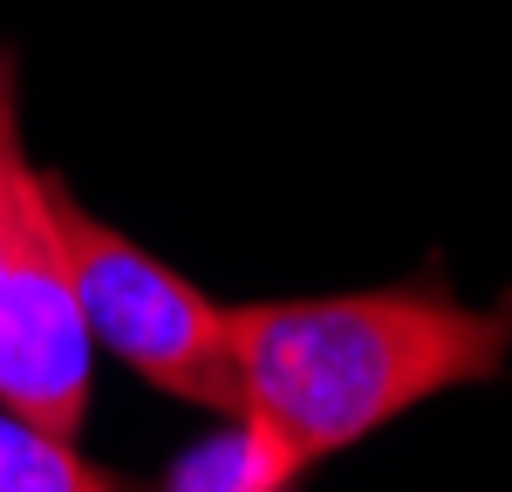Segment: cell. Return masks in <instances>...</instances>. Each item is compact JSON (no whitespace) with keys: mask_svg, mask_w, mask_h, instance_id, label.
<instances>
[{"mask_svg":"<svg viewBox=\"0 0 512 492\" xmlns=\"http://www.w3.org/2000/svg\"><path fill=\"white\" fill-rule=\"evenodd\" d=\"M96 342L82 322L48 171L21 158V123H0V404L76 438L89 417Z\"/></svg>","mask_w":512,"mask_h":492,"instance_id":"cell-3","label":"cell"},{"mask_svg":"<svg viewBox=\"0 0 512 492\" xmlns=\"http://www.w3.org/2000/svg\"><path fill=\"white\" fill-rule=\"evenodd\" d=\"M301 479V465H294V451L280 445L274 431L253 417V410H233V424L226 431H212L205 445H192L171 472H164V486L178 492H274V486H294Z\"/></svg>","mask_w":512,"mask_h":492,"instance_id":"cell-4","label":"cell"},{"mask_svg":"<svg viewBox=\"0 0 512 492\" xmlns=\"http://www.w3.org/2000/svg\"><path fill=\"white\" fill-rule=\"evenodd\" d=\"M239 410H253L301 472L362 445L444 390L492 383L512 356V301L472 308L431 281L239 301L226 308Z\"/></svg>","mask_w":512,"mask_h":492,"instance_id":"cell-1","label":"cell"},{"mask_svg":"<svg viewBox=\"0 0 512 492\" xmlns=\"http://www.w3.org/2000/svg\"><path fill=\"white\" fill-rule=\"evenodd\" d=\"M14 117V55L0 48V123Z\"/></svg>","mask_w":512,"mask_h":492,"instance_id":"cell-6","label":"cell"},{"mask_svg":"<svg viewBox=\"0 0 512 492\" xmlns=\"http://www.w3.org/2000/svg\"><path fill=\"white\" fill-rule=\"evenodd\" d=\"M130 479L89 465L69 431H48L28 410L0 404V492H117Z\"/></svg>","mask_w":512,"mask_h":492,"instance_id":"cell-5","label":"cell"},{"mask_svg":"<svg viewBox=\"0 0 512 492\" xmlns=\"http://www.w3.org/2000/svg\"><path fill=\"white\" fill-rule=\"evenodd\" d=\"M48 205L62 226V253H69V281H76L89 342L130 363L164 397L233 417L239 363L233 335H226V308L205 301L185 274H171L158 253H144L117 226H103L55 171H48Z\"/></svg>","mask_w":512,"mask_h":492,"instance_id":"cell-2","label":"cell"}]
</instances>
